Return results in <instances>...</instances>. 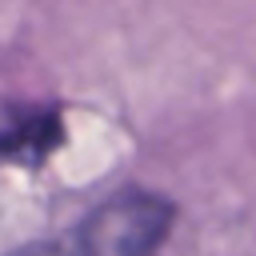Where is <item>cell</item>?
I'll use <instances>...</instances> for the list:
<instances>
[{
  "label": "cell",
  "mask_w": 256,
  "mask_h": 256,
  "mask_svg": "<svg viewBox=\"0 0 256 256\" xmlns=\"http://www.w3.org/2000/svg\"><path fill=\"white\" fill-rule=\"evenodd\" d=\"M176 224V204L160 192L124 188L76 220L64 236L4 256H156Z\"/></svg>",
  "instance_id": "1"
},
{
  "label": "cell",
  "mask_w": 256,
  "mask_h": 256,
  "mask_svg": "<svg viewBox=\"0 0 256 256\" xmlns=\"http://www.w3.org/2000/svg\"><path fill=\"white\" fill-rule=\"evenodd\" d=\"M60 144H64V112H60V104L0 96V160L36 168Z\"/></svg>",
  "instance_id": "2"
}]
</instances>
